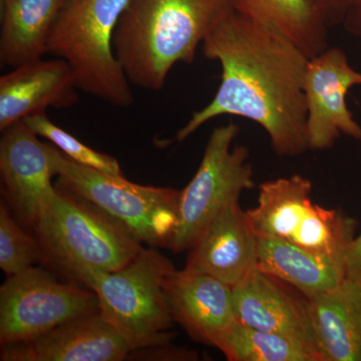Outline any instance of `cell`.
I'll use <instances>...</instances> for the list:
<instances>
[{
	"instance_id": "cell-17",
	"label": "cell",
	"mask_w": 361,
	"mask_h": 361,
	"mask_svg": "<svg viewBox=\"0 0 361 361\" xmlns=\"http://www.w3.org/2000/svg\"><path fill=\"white\" fill-rule=\"evenodd\" d=\"M313 332L324 361H361V286L346 277L308 297Z\"/></svg>"
},
{
	"instance_id": "cell-9",
	"label": "cell",
	"mask_w": 361,
	"mask_h": 361,
	"mask_svg": "<svg viewBox=\"0 0 361 361\" xmlns=\"http://www.w3.org/2000/svg\"><path fill=\"white\" fill-rule=\"evenodd\" d=\"M99 311L92 290L59 281L35 266L7 277L0 287V344L30 341Z\"/></svg>"
},
{
	"instance_id": "cell-11",
	"label": "cell",
	"mask_w": 361,
	"mask_h": 361,
	"mask_svg": "<svg viewBox=\"0 0 361 361\" xmlns=\"http://www.w3.org/2000/svg\"><path fill=\"white\" fill-rule=\"evenodd\" d=\"M353 85H361V73L339 47H329L310 59L304 82L310 151L331 149L341 135L361 141V127L345 99Z\"/></svg>"
},
{
	"instance_id": "cell-8",
	"label": "cell",
	"mask_w": 361,
	"mask_h": 361,
	"mask_svg": "<svg viewBox=\"0 0 361 361\" xmlns=\"http://www.w3.org/2000/svg\"><path fill=\"white\" fill-rule=\"evenodd\" d=\"M239 133L234 123L211 133L196 174L180 191L178 224L169 247L174 253L191 250L223 207L255 187L249 149L232 147Z\"/></svg>"
},
{
	"instance_id": "cell-6",
	"label": "cell",
	"mask_w": 361,
	"mask_h": 361,
	"mask_svg": "<svg viewBox=\"0 0 361 361\" xmlns=\"http://www.w3.org/2000/svg\"><path fill=\"white\" fill-rule=\"evenodd\" d=\"M56 186L85 199L122 223L149 247H170L179 217L180 191L142 186L71 160L49 145Z\"/></svg>"
},
{
	"instance_id": "cell-15",
	"label": "cell",
	"mask_w": 361,
	"mask_h": 361,
	"mask_svg": "<svg viewBox=\"0 0 361 361\" xmlns=\"http://www.w3.org/2000/svg\"><path fill=\"white\" fill-rule=\"evenodd\" d=\"M257 249L258 235L236 199L207 226L191 249L186 267L234 287L257 269Z\"/></svg>"
},
{
	"instance_id": "cell-23",
	"label": "cell",
	"mask_w": 361,
	"mask_h": 361,
	"mask_svg": "<svg viewBox=\"0 0 361 361\" xmlns=\"http://www.w3.org/2000/svg\"><path fill=\"white\" fill-rule=\"evenodd\" d=\"M37 263L42 264V251L37 237L28 234L9 213L4 202L0 205V268L7 276L18 274Z\"/></svg>"
},
{
	"instance_id": "cell-21",
	"label": "cell",
	"mask_w": 361,
	"mask_h": 361,
	"mask_svg": "<svg viewBox=\"0 0 361 361\" xmlns=\"http://www.w3.org/2000/svg\"><path fill=\"white\" fill-rule=\"evenodd\" d=\"M229 361H319L300 342L234 323L215 343Z\"/></svg>"
},
{
	"instance_id": "cell-10",
	"label": "cell",
	"mask_w": 361,
	"mask_h": 361,
	"mask_svg": "<svg viewBox=\"0 0 361 361\" xmlns=\"http://www.w3.org/2000/svg\"><path fill=\"white\" fill-rule=\"evenodd\" d=\"M0 175L2 193L14 217L33 232L42 214L58 196L52 185L49 145L39 141L23 121L2 130Z\"/></svg>"
},
{
	"instance_id": "cell-14",
	"label": "cell",
	"mask_w": 361,
	"mask_h": 361,
	"mask_svg": "<svg viewBox=\"0 0 361 361\" xmlns=\"http://www.w3.org/2000/svg\"><path fill=\"white\" fill-rule=\"evenodd\" d=\"M164 292L175 323L196 341L214 346L237 322L233 287L206 273L175 269L166 278Z\"/></svg>"
},
{
	"instance_id": "cell-4",
	"label": "cell",
	"mask_w": 361,
	"mask_h": 361,
	"mask_svg": "<svg viewBox=\"0 0 361 361\" xmlns=\"http://www.w3.org/2000/svg\"><path fill=\"white\" fill-rule=\"evenodd\" d=\"M129 0H68L52 27L47 54L70 65L78 89L118 108L135 97L113 39Z\"/></svg>"
},
{
	"instance_id": "cell-18",
	"label": "cell",
	"mask_w": 361,
	"mask_h": 361,
	"mask_svg": "<svg viewBox=\"0 0 361 361\" xmlns=\"http://www.w3.org/2000/svg\"><path fill=\"white\" fill-rule=\"evenodd\" d=\"M257 268L306 298L336 288L346 278L345 259L319 255L267 237L258 236Z\"/></svg>"
},
{
	"instance_id": "cell-16",
	"label": "cell",
	"mask_w": 361,
	"mask_h": 361,
	"mask_svg": "<svg viewBox=\"0 0 361 361\" xmlns=\"http://www.w3.org/2000/svg\"><path fill=\"white\" fill-rule=\"evenodd\" d=\"M70 65L61 59H39L13 68L0 78V130L49 108L66 109L78 102Z\"/></svg>"
},
{
	"instance_id": "cell-22",
	"label": "cell",
	"mask_w": 361,
	"mask_h": 361,
	"mask_svg": "<svg viewBox=\"0 0 361 361\" xmlns=\"http://www.w3.org/2000/svg\"><path fill=\"white\" fill-rule=\"evenodd\" d=\"M23 121L35 135L49 140L63 155L75 163L96 169L106 174L123 176L116 159L87 146L78 137L52 123L47 114L27 116Z\"/></svg>"
},
{
	"instance_id": "cell-26",
	"label": "cell",
	"mask_w": 361,
	"mask_h": 361,
	"mask_svg": "<svg viewBox=\"0 0 361 361\" xmlns=\"http://www.w3.org/2000/svg\"><path fill=\"white\" fill-rule=\"evenodd\" d=\"M341 25L349 35L361 39V0L351 6Z\"/></svg>"
},
{
	"instance_id": "cell-7",
	"label": "cell",
	"mask_w": 361,
	"mask_h": 361,
	"mask_svg": "<svg viewBox=\"0 0 361 361\" xmlns=\"http://www.w3.org/2000/svg\"><path fill=\"white\" fill-rule=\"evenodd\" d=\"M312 182L302 175L259 185L257 205L246 211L259 237L283 240L304 250L345 259L356 222L312 200Z\"/></svg>"
},
{
	"instance_id": "cell-24",
	"label": "cell",
	"mask_w": 361,
	"mask_h": 361,
	"mask_svg": "<svg viewBox=\"0 0 361 361\" xmlns=\"http://www.w3.org/2000/svg\"><path fill=\"white\" fill-rule=\"evenodd\" d=\"M329 28L341 25L349 9L357 0H306Z\"/></svg>"
},
{
	"instance_id": "cell-1",
	"label": "cell",
	"mask_w": 361,
	"mask_h": 361,
	"mask_svg": "<svg viewBox=\"0 0 361 361\" xmlns=\"http://www.w3.org/2000/svg\"><path fill=\"white\" fill-rule=\"evenodd\" d=\"M202 51L220 63L221 84L210 104L178 130V142L217 116H236L263 128L278 156L310 151L304 92L310 58L291 39L236 7L206 37Z\"/></svg>"
},
{
	"instance_id": "cell-12",
	"label": "cell",
	"mask_w": 361,
	"mask_h": 361,
	"mask_svg": "<svg viewBox=\"0 0 361 361\" xmlns=\"http://www.w3.org/2000/svg\"><path fill=\"white\" fill-rule=\"evenodd\" d=\"M135 346L101 311L59 325L30 341L1 345V361H121Z\"/></svg>"
},
{
	"instance_id": "cell-2",
	"label": "cell",
	"mask_w": 361,
	"mask_h": 361,
	"mask_svg": "<svg viewBox=\"0 0 361 361\" xmlns=\"http://www.w3.org/2000/svg\"><path fill=\"white\" fill-rule=\"evenodd\" d=\"M237 0H129L113 47L130 84L159 92L177 63H192L197 49Z\"/></svg>"
},
{
	"instance_id": "cell-25",
	"label": "cell",
	"mask_w": 361,
	"mask_h": 361,
	"mask_svg": "<svg viewBox=\"0 0 361 361\" xmlns=\"http://www.w3.org/2000/svg\"><path fill=\"white\" fill-rule=\"evenodd\" d=\"M346 277L361 286V234L353 239L346 254Z\"/></svg>"
},
{
	"instance_id": "cell-13",
	"label": "cell",
	"mask_w": 361,
	"mask_h": 361,
	"mask_svg": "<svg viewBox=\"0 0 361 361\" xmlns=\"http://www.w3.org/2000/svg\"><path fill=\"white\" fill-rule=\"evenodd\" d=\"M283 284L257 268L235 285L237 322L300 342L324 361L311 324L307 298L292 293Z\"/></svg>"
},
{
	"instance_id": "cell-5",
	"label": "cell",
	"mask_w": 361,
	"mask_h": 361,
	"mask_svg": "<svg viewBox=\"0 0 361 361\" xmlns=\"http://www.w3.org/2000/svg\"><path fill=\"white\" fill-rule=\"evenodd\" d=\"M174 270L166 256L149 247L122 269L82 268L75 281L96 293L104 319L140 350L170 343L174 337L164 292L166 278Z\"/></svg>"
},
{
	"instance_id": "cell-20",
	"label": "cell",
	"mask_w": 361,
	"mask_h": 361,
	"mask_svg": "<svg viewBox=\"0 0 361 361\" xmlns=\"http://www.w3.org/2000/svg\"><path fill=\"white\" fill-rule=\"evenodd\" d=\"M236 7L283 33L310 59L329 47V26L306 0H237Z\"/></svg>"
},
{
	"instance_id": "cell-3",
	"label": "cell",
	"mask_w": 361,
	"mask_h": 361,
	"mask_svg": "<svg viewBox=\"0 0 361 361\" xmlns=\"http://www.w3.org/2000/svg\"><path fill=\"white\" fill-rule=\"evenodd\" d=\"M33 233L42 264L73 280L82 268L122 269L145 248L122 223L61 188Z\"/></svg>"
},
{
	"instance_id": "cell-19",
	"label": "cell",
	"mask_w": 361,
	"mask_h": 361,
	"mask_svg": "<svg viewBox=\"0 0 361 361\" xmlns=\"http://www.w3.org/2000/svg\"><path fill=\"white\" fill-rule=\"evenodd\" d=\"M68 0H0V63L16 66L47 54L52 27Z\"/></svg>"
}]
</instances>
